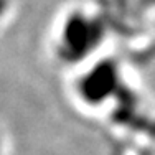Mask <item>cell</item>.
Returning a JSON list of instances; mask_svg holds the SVG:
<instances>
[{"label":"cell","instance_id":"obj_1","mask_svg":"<svg viewBox=\"0 0 155 155\" xmlns=\"http://www.w3.org/2000/svg\"><path fill=\"white\" fill-rule=\"evenodd\" d=\"M7 0H0V20H2V17L7 13Z\"/></svg>","mask_w":155,"mask_h":155},{"label":"cell","instance_id":"obj_2","mask_svg":"<svg viewBox=\"0 0 155 155\" xmlns=\"http://www.w3.org/2000/svg\"><path fill=\"white\" fill-rule=\"evenodd\" d=\"M0 155H2V137H0Z\"/></svg>","mask_w":155,"mask_h":155}]
</instances>
